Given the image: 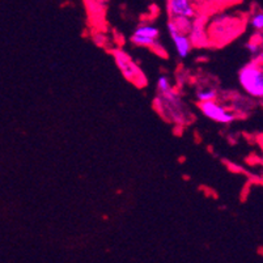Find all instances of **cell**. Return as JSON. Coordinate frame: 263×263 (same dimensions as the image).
Listing matches in <instances>:
<instances>
[{
	"label": "cell",
	"mask_w": 263,
	"mask_h": 263,
	"mask_svg": "<svg viewBox=\"0 0 263 263\" xmlns=\"http://www.w3.org/2000/svg\"><path fill=\"white\" fill-rule=\"evenodd\" d=\"M155 109L159 111L162 118L168 119L169 122H174L178 124L187 123L190 119V113L187 107L183 104L182 99L176 89H171L168 92L157 93L154 101Z\"/></svg>",
	"instance_id": "cell-1"
},
{
	"label": "cell",
	"mask_w": 263,
	"mask_h": 263,
	"mask_svg": "<svg viewBox=\"0 0 263 263\" xmlns=\"http://www.w3.org/2000/svg\"><path fill=\"white\" fill-rule=\"evenodd\" d=\"M189 38H190L193 46L203 47L209 46V35H207V16L203 13H197L193 18L191 28L189 30Z\"/></svg>",
	"instance_id": "cell-8"
},
{
	"label": "cell",
	"mask_w": 263,
	"mask_h": 263,
	"mask_svg": "<svg viewBox=\"0 0 263 263\" xmlns=\"http://www.w3.org/2000/svg\"><path fill=\"white\" fill-rule=\"evenodd\" d=\"M260 37H262V35H259L258 40L253 38V40L246 45V47H248V51L250 52V55H252L254 61L262 62V45H260L262 38Z\"/></svg>",
	"instance_id": "cell-10"
},
{
	"label": "cell",
	"mask_w": 263,
	"mask_h": 263,
	"mask_svg": "<svg viewBox=\"0 0 263 263\" xmlns=\"http://www.w3.org/2000/svg\"><path fill=\"white\" fill-rule=\"evenodd\" d=\"M198 7L194 0H166V12L169 18H194L198 13Z\"/></svg>",
	"instance_id": "cell-7"
},
{
	"label": "cell",
	"mask_w": 263,
	"mask_h": 263,
	"mask_svg": "<svg viewBox=\"0 0 263 263\" xmlns=\"http://www.w3.org/2000/svg\"><path fill=\"white\" fill-rule=\"evenodd\" d=\"M195 4H197L198 9H200V7L204 4L205 7H211V6H223V4L229 3L231 0H194Z\"/></svg>",
	"instance_id": "cell-13"
},
{
	"label": "cell",
	"mask_w": 263,
	"mask_h": 263,
	"mask_svg": "<svg viewBox=\"0 0 263 263\" xmlns=\"http://www.w3.org/2000/svg\"><path fill=\"white\" fill-rule=\"evenodd\" d=\"M168 30L172 40H173L174 47H176V51L177 54H178L179 58H187L194 47L193 44H191L190 38H189L187 33L181 32L172 20L168 23Z\"/></svg>",
	"instance_id": "cell-9"
},
{
	"label": "cell",
	"mask_w": 263,
	"mask_h": 263,
	"mask_svg": "<svg viewBox=\"0 0 263 263\" xmlns=\"http://www.w3.org/2000/svg\"><path fill=\"white\" fill-rule=\"evenodd\" d=\"M113 58L116 61L117 67L119 68L122 75L127 81H131L136 87L143 88L147 85V76L144 75L140 67L134 62L127 52L122 49H117L113 51Z\"/></svg>",
	"instance_id": "cell-4"
},
{
	"label": "cell",
	"mask_w": 263,
	"mask_h": 263,
	"mask_svg": "<svg viewBox=\"0 0 263 263\" xmlns=\"http://www.w3.org/2000/svg\"><path fill=\"white\" fill-rule=\"evenodd\" d=\"M217 99V90L212 87H202L197 92V100L199 102L214 101Z\"/></svg>",
	"instance_id": "cell-11"
},
{
	"label": "cell",
	"mask_w": 263,
	"mask_h": 263,
	"mask_svg": "<svg viewBox=\"0 0 263 263\" xmlns=\"http://www.w3.org/2000/svg\"><path fill=\"white\" fill-rule=\"evenodd\" d=\"M238 81L246 95L253 99L263 97V70L262 62L254 61L246 63L238 72Z\"/></svg>",
	"instance_id": "cell-3"
},
{
	"label": "cell",
	"mask_w": 263,
	"mask_h": 263,
	"mask_svg": "<svg viewBox=\"0 0 263 263\" xmlns=\"http://www.w3.org/2000/svg\"><path fill=\"white\" fill-rule=\"evenodd\" d=\"M199 109L203 113V116L207 117L211 121L216 122V123L229 124L236 119V114L232 113L231 110L227 109L224 105L216 102V100L199 102Z\"/></svg>",
	"instance_id": "cell-6"
},
{
	"label": "cell",
	"mask_w": 263,
	"mask_h": 263,
	"mask_svg": "<svg viewBox=\"0 0 263 263\" xmlns=\"http://www.w3.org/2000/svg\"><path fill=\"white\" fill-rule=\"evenodd\" d=\"M250 26H252L253 29L258 30V32H262L263 30V13L262 11H257L254 13H252L250 16Z\"/></svg>",
	"instance_id": "cell-12"
},
{
	"label": "cell",
	"mask_w": 263,
	"mask_h": 263,
	"mask_svg": "<svg viewBox=\"0 0 263 263\" xmlns=\"http://www.w3.org/2000/svg\"><path fill=\"white\" fill-rule=\"evenodd\" d=\"M242 21L231 16H217L207 24V35L210 45L228 44L229 41L237 37L243 29Z\"/></svg>",
	"instance_id": "cell-2"
},
{
	"label": "cell",
	"mask_w": 263,
	"mask_h": 263,
	"mask_svg": "<svg viewBox=\"0 0 263 263\" xmlns=\"http://www.w3.org/2000/svg\"><path fill=\"white\" fill-rule=\"evenodd\" d=\"M160 30L152 24H144L139 25L131 34V44L139 47H147V49H157L162 47L159 42Z\"/></svg>",
	"instance_id": "cell-5"
}]
</instances>
